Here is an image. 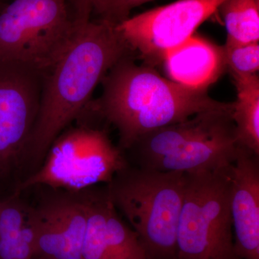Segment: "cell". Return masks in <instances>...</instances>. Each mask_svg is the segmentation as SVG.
<instances>
[{
    "instance_id": "cell-7",
    "label": "cell",
    "mask_w": 259,
    "mask_h": 259,
    "mask_svg": "<svg viewBox=\"0 0 259 259\" xmlns=\"http://www.w3.org/2000/svg\"><path fill=\"white\" fill-rule=\"evenodd\" d=\"M79 28L68 0H10L0 10V61L26 63L44 72Z\"/></svg>"
},
{
    "instance_id": "cell-6",
    "label": "cell",
    "mask_w": 259,
    "mask_h": 259,
    "mask_svg": "<svg viewBox=\"0 0 259 259\" xmlns=\"http://www.w3.org/2000/svg\"><path fill=\"white\" fill-rule=\"evenodd\" d=\"M127 166L120 148L112 144L105 131L80 125L59 135L40 166L15 186L13 193L36 186L81 192L107 185Z\"/></svg>"
},
{
    "instance_id": "cell-22",
    "label": "cell",
    "mask_w": 259,
    "mask_h": 259,
    "mask_svg": "<svg viewBox=\"0 0 259 259\" xmlns=\"http://www.w3.org/2000/svg\"><path fill=\"white\" fill-rule=\"evenodd\" d=\"M30 259H49V258H46V257H44V256H35V257H33V258H32Z\"/></svg>"
},
{
    "instance_id": "cell-2",
    "label": "cell",
    "mask_w": 259,
    "mask_h": 259,
    "mask_svg": "<svg viewBox=\"0 0 259 259\" xmlns=\"http://www.w3.org/2000/svg\"><path fill=\"white\" fill-rule=\"evenodd\" d=\"M100 98L85 109L101 116L118 131L122 149H131L144 135L206 111L233 107L214 100L207 90L184 88L136 64L132 56L119 61L102 79Z\"/></svg>"
},
{
    "instance_id": "cell-12",
    "label": "cell",
    "mask_w": 259,
    "mask_h": 259,
    "mask_svg": "<svg viewBox=\"0 0 259 259\" xmlns=\"http://www.w3.org/2000/svg\"><path fill=\"white\" fill-rule=\"evenodd\" d=\"M168 79L184 88L207 90L226 69L223 47L194 34L162 61Z\"/></svg>"
},
{
    "instance_id": "cell-20",
    "label": "cell",
    "mask_w": 259,
    "mask_h": 259,
    "mask_svg": "<svg viewBox=\"0 0 259 259\" xmlns=\"http://www.w3.org/2000/svg\"><path fill=\"white\" fill-rule=\"evenodd\" d=\"M102 0H68L73 20L76 26H82L90 21L92 13Z\"/></svg>"
},
{
    "instance_id": "cell-4",
    "label": "cell",
    "mask_w": 259,
    "mask_h": 259,
    "mask_svg": "<svg viewBox=\"0 0 259 259\" xmlns=\"http://www.w3.org/2000/svg\"><path fill=\"white\" fill-rule=\"evenodd\" d=\"M233 107L200 112L151 131L138 140L139 166L185 173L213 169L234 162L243 146L232 118Z\"/></svg>"
},
{
    "instance_id": "cell-11",
    "label": "cell",
    "mask_w": 259,
    "mask_h": 259,
    "mask_svg": "<svg viewBox=\"0 0 259 259\" xmlns=\"http://www.w3.org/2000/svg\"><path fill=\"white\" fill-rule=\"evenodd\" d=\"M231 213L240 259H259V156L241 147L232 166Z\"/></svg>"
},
{
    "instance_id": "cell-16",
    "label": "cell",
    "mask_w": 259,
    "mask_h": 259,
    "mask_svg": "<svg viewBox=\"0 0 259 259\" xmlns=\"http://www.w3.org/2000/svg\"><path fill=\"white\" fill-rule=\"evenodd\" d=\"M88 214L81 259H102L106 245L107 216L112 200L107 187L88 189Z\"/></svg>"
},
{
    "instance_id": "cell-10",
    "label": "cell",
    "mask_w": 259,
    "mask_h": 259,
    "mask_svg": "<svg viewBox=\"0 0 259 259\" xmlns=\"http://www.w3.org/2000/svg\"><path fill=\"white\" fill-rule=\"evenodd\" d=\"M30 207L35 237V256L81 259L88 221V190L69 192L49 188Z\"/></svg>"
},
{
    "instance_id": "cell-8",
    "label": "cell",
    "mask_w": 259,
    "mask_h": 259,
    "mask_svg": "<svg viewBox=\"0 0 259 259\" xmlns=\"http://www.w3.org/2000/svg\"><path fill=\"white\" fill-rule=\"evenodd\" d=\"M42 75L31 64L0 61V190L23 164L38 113Z\"/></svg>"
},
{
    "instance_id": "cell-21",
    "label": "cell",
    "mask_w": 259,
    "mask_h": 259,
    "mask_svg": "<svg viewBox=\"0 0 259 259\" xmlns=\"http://www.w3.org/2000/svg\"><path fill=\"white\" fill-rule=\"evenodd\" d=\"M10 0H0V10H1L2 8H3V7H4L5 5Z\"/></svg>"
},
{
    "instance_id": "cell-13",
    "label": "cell",
    "mask_w": 259,
    "mask_h": 259,
    "mask_svg": "<svg viewBox=\"0 0 259 259\" xmlns=\"http://www.w3.org/2000/svg\"><path fill=\"white\" fill-rule=\"evenodd\" d=\"M30 207L20 194L0 197V259H30L35 256V237Z\"/></svg>"
},
{
    "instance_id": "cell-17",
    "label": "cell",
    "mask_w": 259,
    "mask_h": 259,
    "mask_svg": "<svg viewBox=\"0 0 259 259\" xmlns=\"http://www.w3.org/2000/svg\"><path fill=\"white\" fill-rule=\"evenodd\" d=\"M102 259H148L139 236L119 217L112 202L107 212L106 245Z\"/></svg>"
},
{
    "instance_id": "cell-3",
    "label": "cell",
    "mask_w": 259,
    "mask_h": 259,
    "mask_svg": "<svg viewBox=\"0 0 259 259\" xmlns=\"http://www.w3.org/2000/svg\"><path fill=\"white\" fill-rule=\"evenodd\" d=\"M185 172L129 165L107 189L139 236L148 259H177V229L185 197Z\"/></svg>"
},
{
    "instance_id": "cell-1",
    "label": "cell",
    "mask_w": 259,
    "mask_h": 259,
    "mask_svg": "<svg viewBox=\"0 0 259 259\" xmlns=\"http://www.w3.org/2000/svg\"><path fill=\"white\" fill-rule=\"evenodd\" d=\"M134 53L116 25L99 20L79 27L44 72L38 113L23 161L38 168L54 140L84 111L107 72Z\"/></svg>"
},
{
    "instance_id": "cell-19",
    "label": "cell",
    "mask_w": 259,
    "mask_h": 259,
    "mask_svg": "<svg viewBox=\"0 0 259 259\" xmlns=\"http://www.w3.org/2000/svg\"><path fill=\"white\" fill-rule=\"evenodd\" d=\"M152 0H102L95 10L100 20L117 25L129 18L131 10Z\"/></svg>"
},
{
    "instance_id": "cell-15",
    "label": "cell",
    "mask_w": 259,
    "mask_h": 259,
    "mask_svg": "<svg viewBox=\"0 0 259 259\" xmlns=\"http://www.w3.org/2000/svg\"><path fill=\"white\" fill-rule=\"evenodd\" d=\"M218 10L226 25L225 46L259 42V0H226Z\"/></svg>"
},
{
    "instance_id": "cell-5",
    "label": "cell",
    "mask_w": 259,
    "mask_h": 259,
    "mask_svg": "<svg viewBox=\"0 0 259 259\" xmlns=\"http://www.w3.org/2000/svg\"><path fill=\"white\" fill-rule=\"evenodd\" d=\"M233 163L186 173L177 259H240L231 213Z\"/></svg>"
},
{
    "instance_id": "cell-14",
    "label": "cell",
    "mask_w": 259,
    "mask_h": 259,
    "mask_svg": "<svg viewBox=\"0 0 259 259\" xmlns=\"http://www.w3.org/2000/svg\"><path fill=\"white\" fill-rule=\"evenodd\" d=\"M236 89L232 118L241 146L259 156V78L231 74Z\"/></svg>"
},
{
    "instance_id": "cell-9",
    "label": "cell",
    "mask_w": 259,
    "mask_h": 259,
    "mask_svg": "<svg viewBox=\"0 0 259 259\" xmlns=\"http://www.w3.org/2000/svg\"><path fill=\"white\" fill-rule=\"evenodd\" d=\"M226 0H178L126 19L116 25L130 48L154 66L188 40Z\"/></svg>"
},
{
    "instance_id": "cell-18",
    "label": "cell",
    "mask_w": 259,
    "mask_h": 259,
    "mask_svg": "<svg viewBox=\"0 0 259 259\" xmlns=\"http://www.w3.org/2000/svg\"><path fill=\"white\" fill-rule=\"evenodd\" d=\"M225 64L231 74H257L259 70V42L223 46Z\"/></svg>"
}]
</instances>
